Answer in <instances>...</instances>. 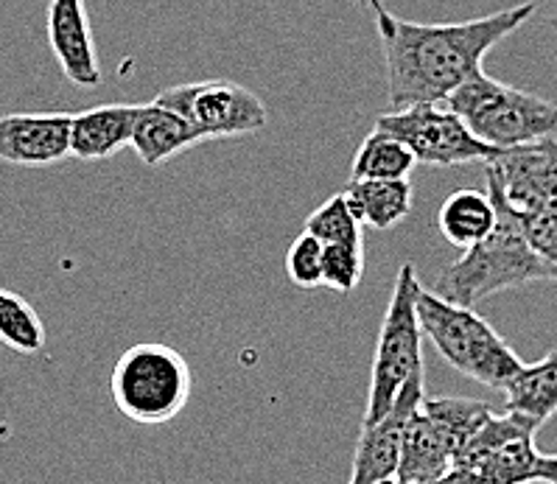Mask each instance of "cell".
<instances>
[{"instance_id": "ac0fdd59", "label": "cell", "mask_w": 557, "mask_h": 484, "mask_svg": "<svg viewBox=\"0 0 557 484\" xmlns=\"http://www.w3.org/2000/svg\"><path fill=\"white\" fill-rule=\"evenodd\" d=\"M505 393L507 412L521 414L532 423L544 425L557 414V353L552 350L546 359L535 364H521L516 375L507 381Z\"/></svg>"}, {"instance_id": "83f0119b", "label": "cell", "mask_w": 557, "mask_h": 484, "mask_svg": "<svg viewBox=\"0 0 557 484\" xmlns=\"http://www.w3.org/2000/svg\"><path fill=\"white\" fill-rule=\"evenodd\" d=\"M535 482L557 484V454H541V459H537Z\"/></svg>"}, {"instance_id": "3957f363", "label": "cell", "mask_w": 557, "mask_h": 484, "mask_svg": "<svg viewBox=\"0 0 557 484\" xmlns=\"http://www.w3.org/2000/svg\"><path fill=\"white\" fill-rule=\"evenodd\" d=\"M418 322L423 336L432 339L437 353L457 373L491 386V389H505L507 381L524 364L516 350L473 308L443 300L432 288L420 286Z\"/></svg>"}, {"instance_id": "ffe728a7", "label": "cell", "mask_w": 557, "mask_h": 484, "mask_svg": "<svg viewBox=\"0 0 557 484\" xmlns=\"http://www.w3.org/2000/svg\"><path fill=\"white\" fill-rule=\"evenodd\" d=\"M414 165L418 160L407 146L393 138L389 132L373 126V132L361 140L356 151L350 179H409Z\"/></svg>"}, {"instance_id": "d4e9b609", "label": "cell", "mask_w": 557, "mask_h": 484, "mask_svg": "<svg viewBox=\"0 0 557 484\" xmlns=\"http://www.w3.org/2000/svg\"><path fill=\"white\" fill-rule=\"evenodd\" d=\"M286 275L297 288H317L322 286V244L309 233L292 241L286 252Z\"/></svg>"}, {"instance_id": "7a4b0ae2", "label": "cell", "mask_w": 557, "mask_h": 484, "mask_svg": "<svg viewBox=\"0 0 557 484\" xmlns=\"http://www.w3.org/2000/svg\"><path fill=\"white\" fill-rule=\"evenodd\" d=\"M487 197L496 208V224L485 238L462 249V256L448 263L434 281V295L457 306L476 308L496 291L527 286L535 281H557V272L537 256L518 216L498 197V190L487 185Z\"/></svg>"}, {"instance_id": "44dd1931", "label": "cell", "mask_w": 557, "mask_h": 484, "mask_svg": "<svg viewBox=\"0 0 557 484\" xmlns=\"http://www.w3.org/2000/svg\"><path fill=\"white\" fill-rule=\"evenodd\" d=\"M420 412L437 425V432L448 439V445L454 448V457H457L462 451V445L491 418L493 409L482 400L471 398H423Z\"/></svg>"}, {"instance_id": "d6986e66", "label": "cell", "mask_w": 557, "mask_h": 484, "mask_svg": "<svg viewBox=\"0 0 557 484\" xmlns=\"http://www.w3.org/2000/svg\"><path fill=\"white\" fill-rule=\"evenodd\" d=\"M496 224V208L482 190H454L437 210V227L448 244L468 249L487 236Z\"/></svg>"}, {"instance_id": "f546056e", "label": "cell", "mask_w": 557, "mask_h": 484, "mask_svg": "<svg viewBox=\"0 0 557 484\" xmlns=\"http://www.w3.org/2000/svg\"><path fill=\"white\" fill-rule=\"evenodd\" d=\"M356 3H359V7H364V9H370L375 3V0H356Z\"/></svg>"}, {"instance_id": "7402d4cb", "label": "cell", "mask_w": 557, "mask_h": 484, "mask_svg": "<svg viewBox=\"0 0 557 484\" xmlns=\"http://www.w3.org/2000/svg\"><path fill=\"white\" fill-rule=\"evenodd\" d=\"M0 342L14 353L32 356L46 347V325L28 300L0 288Z\"/></svg>"}, {"instance_id": "cb8c5ba5", "label": "cell", "mask_w": 557, "mask_h": 484, "mask_svg": "<svg viewBox=\"0 0 557 484\" xmlns=\"http://www.w3.org/2000/svg\"><path fill=\"white\" fill-rule=\"evenodd\" d=\"M364 277V238L322 244V286L350 295Z\"/></svg>"}, {"instance_id": "ba28073f", "label": "cell", "mask_w": 557, "mask_h": 484, "mask_svg": "<svg viewBox=\"0 0 557 484\" xmlns=\"http://www.w3.org/2000/svg\"><path fill=\"white\" fill-rule=\"evenodd\" d=\"M154 101L183 115L202 140L256 135L269 121L267 107L256 92L227 79H205L169 87Z\"/></svg>"}, {"instance_id": "4dcf8cb0", "label": "cell", "mask_w": 557, "mask_h": 484, "mask_svg": "<svg viewBox=\"0 0 557 484\" xmlns=\"http://www.w3.org/2000/svg\"><path fill=\"white\" fill-rule=\"evenodd\" d=\"M549 26H552V32H555V37H557V14L549 21Z\"/></svg>"}, {"instance_id": "7c38bea8", "label": "cell", "mask_w": 557, "mask_h": 484, "mask_svg": "<svg viewBox=\"0 0 557 484\" xmlns=\"http://www.w3.org/2000/svg\"><path fill=\"white\" fill-rule=\"evenodd\" d=\"M71 158V115L9 112L0 119V160L23 169H46Z\"/></svg>"}, {"instance_id": "277c9868", "label": "cell", "mask_w": 557, "mask_h": 484, "mask_svg": "<svg viewBox=\"0 0 557 484\" xmlns=\"http://www.w3.org/2000/svg\"><path fill=\"white\" fill-rule=\"evenodd\" d=\"M443 104L457 112L482 144L496 149L557 138V104L493 79L485 71L462 82Z\"/></svg>"}, {"instance_id": "484cf974", "label": "cell", "mask_w": 557, "mask_h": 484, "mask_svg": "<svg viewBox=\"0 0 557 484\" xmlns=\"http://www.w3.org/2000/svg\"><path fill=\"white\" fill-rule=\"evenodd\" d=\"M518 224L524 229V238L530 241V247L557 272V213L518 216Z\"/></svg>"}, {"instance_id": "6da1fadb", "label": "cell", "mask_w": 557, "mask_h": 484, "mask_svg": "<svg viewBox=\"0 0 557 484\" xmlns=\"http://www.w3.org/2000/svg\"><path fill=\"white\" fill-rule=\"evenodd\" d=\"M370 12L387 67L389 110L395 112L446 101L462 82L482 73V62L498 42L530 23L535 3H518L462 23L404 21L381 0Z\"/></svg>"}, {"instance_id": "e0dca14e", "label": "cell", "mask_w": 557, "mask_h": 484, "mask_svg": "<svg viewBox=\"0 0 557 484\" xmlns=\"http://www.w3.org/2000/svg\"><path fill=\"white\" fill-rule=\"evenodd\" d=\"M359 224L389 229L409 216L414 190L409 179H350L342 190Z\"/></svg>"}, {"instance_id": "603a6c76", "label": "cell", "mask_w": 557, "mask_h": 484, "mask_svg": "<svg viewBox=\"0 0 557 484\" xmlns=\"http://www.w3.org/2000/svg\"><path fill=\"white\" fill-rule=\"evenodd\" d=\"M302 233L314 236L320 244H339V241H361V224L354 216L345 194H334L331 199L320 204V208L306 219Z\"/></svg>"}, {"instance_id": "4316f807", "label": "cell", "mask_w": 557, "mask_h": 484, "mask_svg": "<svg viewBox=\"0 0 557 484\" xmlns=\"http://www.w3.org/2000/svg\"><path fill=\"white\" fill-rule=\"evenodd\" d=\"M432 484H485V479L479 476V471L468 468V464L454 462L446 473H440Z\"/></svg>"}, {"instance_id": "2e32d148", "label": "cell", "mask_w": 557, "mask_h": 484, "mask_svg": "<svg viewBox=\"0 0 557 484\" xmlns=\"http://www.w3.org/2000/svg\"><path fill=\"white\" fill-rule=\"evenodd\" d=\"M454 464V448L437 432V425L426 414L414 412L404 429L400 439V457L395 476L412 484H432L440 473H446Z\"/></svg>"}, {"instance_id": "f1b7e54d", "label": "cell", "mask_w": 557, "mask_h": 484, "mask_svg": "<svg viewBox=\"0 0 557 484\" xmlns=\"http://www.w3.org/2000/svg\"><path fill=\"white\" fill-rule=\"evenodd\" d=\"M373 484H412V482H407V479H398V476H389V479H381V482H373Z\"/></svg>"}, {"instance_id": "8fae6325", "label": "cell", "mask_w": 557, "mask_h": 484, "mask_svg": "<svg viewBox=\"0 0 557 484\" xmlns=\"http://www.w3.org/2000/svg\"><path fill=\"white\" fill-rule=\"evenodd\" d=\"M426 398V386H423V367H418L407 378V384L400 386V393L395 395L393 406L381 414L373 423L361 425L359 445L354 454V473H350V484H373L381 479L395 476L398 471L400 457V439H404V429H407L409 418L420 409Z\"/></svg>"}, {"instance_id": "9a60e30c", "label": "cell", "mask_w": 557, "mask_h": 484, "mask_svg": "<svg viewBox=\"0 0 557 484\" xmlns=\"http://www.w3.org/2000/svg\"><path fill=\"white\" fill-rule=\"evenodd\" d=\"M197 144H202V138H199L197 129L183 115H177L169 107L158 104V101L138 104L129 146L138 151V158L146 165L165 163V160L194 149Z\"/></svg>"}, {"instance_id": "52a82bcc", "label": "cell", "mask_w": 557, "mask_h": 484, "mask_svg": "<svg viewBox=\"0 0 557 484\" xmlns=\"http://www.w3.org/2000/svg\"><path fill=\"white\" fill-rule=\"evenodd\" d=\"M375 126L389 132L393 138L407 146L414 160L423 165H466L496 160L505 149L487 146L473 135L443 101L437 104H414L407 110H389Z\"/></svg>"}, {"instance_id": "9c48e42d", "label": "cell", "mask_w": 557, "mask_h": 484, "mask_svg": "<svg viewBox=\"0 0 557 484\" xmlns=\"http://www.w3.org/2000/svg\"><path fill=\"white\" fill-rule=\"evenodd\" d=\"M541 429L521 414H496L482 423L476 434L462 445L454 462L468 464L485 484H530L535 482L537 459L535 432Z\"/></svg>"}, {"instance_id": "30bf717a", "label": "cell", "mask_w": 557, "mask_h": 484, "mask_svg": "<svg viewBox=\"0 0 557 484\" xmlns=\"http://www.w3.org/2000/svg\"><path fill=\"white\" fill-rule=\"evenodd\" d=\"M485 177L518 216L557 213V138L505 149L487 160Z\"/></svg>"}, {"instance_id": "4fadbf2b", "label": "cell", "mask_w": 557, "mask_h": 484, "mask_svg": "<svg viewBox=\"0 0 557 484\" xmlns=\"http://www.w3.org/2000/svg\"><path fill=\"white\" fill-rule=\"evenodd\" d=\"M48 46L65 79L76 87H99L101 65L87 21L85 0H51L48 7Z\"/></svg>"}, {"instance_id": "8992f818", "label": "cell", "mask_w": 557, "mask_h": 484, "mask_svg": "<svg viewBox=\"0 0 557 484\" xmlns=\"http://www.w3.org/2000/svg\"><path fill=\"white\" fill-rule=\"evenodd\" d=\"M420 281L412 263H404L395 277L393 297L381 320L379 342H375L373 370H370L368 409L361 425L373 423L393 406L400 386L409 375L423 367V331L418 322Z\"/></svg>"}, {"instance_id": "5bb4252c", "label": "cell", "mask_w": 557, "mask_h": 484, "mask_svg": "<svg viewBox=\"0 0 557 484\" xmlns=\"http://www.w3.org/2000/svg\"><path fill=\"white\" fill-rule=\"evenodd\" d=\"M138 104H99L71 115V154L96 163L115 158L132 144Z\"/></svg>"}, {"instance_id": "5b68a950", "label": "cell", "mask_w": 557, "mask_h": 484, "mask_svg": "<svg viewBox=\"0 0 557 484\" xmlns=\"http://www.w3.org/2000/svg\"><path fill=\"white\" fill-rule=\"evenodd\" d=\"M110 393L119 412L138 425L171 423L188 406L194 375L180 350L140 342L115 361Z\"/></svg>"}]
</instances>
